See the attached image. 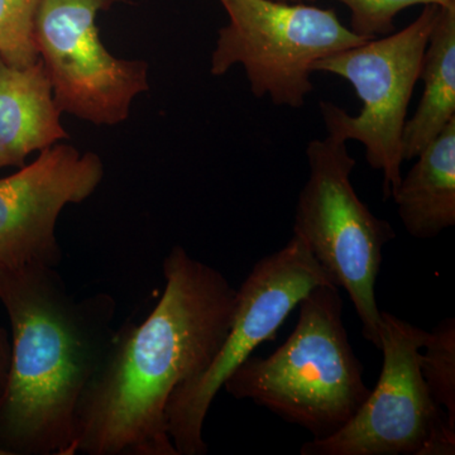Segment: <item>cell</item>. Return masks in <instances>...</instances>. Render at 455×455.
I'll return each mask as SVG.
<instances>
[{
  "mask_svg": "<svg viewBox=\"0 0 455 455\" xmlns=\"http://www.w3.org/2000/svg\"><path fill=\"white\" fill-rule=\"evenodd\" d=\"M164 290L143 322L116 333L76 419L73 455H179L167 433L173 392L220 352L235 317L236 289L217 268L175 245Z\"/></svg>",
  "mask_w": 455,
  "mask_h": 455,
  "instance_id": "obj_1",
  "label": "cell"
},
{
  "mask_svg": "<svg viewBox=\"0 0 455 455\" xmlns=\"http://www.w3.org/2000/svg\"><path fill=\"white\" fill-rule=\"evenodd\" d=\"M56 268L0 267V302L11 323L0 455H73L80 401L116 333V299H75Z\"/></svg>",
  "mask_w": 455,
  "mask_h": 455,
  "instance_id": "obj_2",
  "label": "cell"
},
{
  "mask_svg": "<svg viewBox=\"0 0 455 455\" xmlns=\"http://www.w3.org/2000/svg\"><path fill=\"white\" fill-rule=\"evenodd\" d=\"M298 307V324L283 346L268 357L250 355L223 387L322 440L355 418L371 390L344 328L339 287L320 284Z\"/></svg>",
  "mask_w": 455,
  "mask_h": 455,
  "instance_id": "obj_3",
  "label": "cell"
},
{
  "mask_svg": "<svg viewBox=\"0 0 455 455\" xmlns=\"http://www.w3.org/2000/svg\"><path fill=\"white\" fill-rule=\"evenodd\" d=\"M309 178L299 196L293 233L307 242L331 281L346 290L362 323V333L381 347V311L376 281L382 251L395 238L386 220H379L359 199L350 176L355 160L347 142L326 136L307 146Z\"/></svg>",
  "mask_w": 455,
  "mask_h": 455,
  "instance_id": "obj_4",
  "label": "cell"
},
{
  "mask_svg": "<svg viewBox=\"0 0 455 455\" xmlns=\"http://www.w3.org/2000/svg\"><path fill=\"white\" fill-rule=\"evenodd\" d=\"M229 22L218 32L212 76L243 66L251 92L299 109L313 92V65L370 41L344 26L334 9L276 0H220ZM373 40V38H372Z\"/></svg>",
  "mask_w": 455,
  "mask_h": 455,
  "instance_id": "obj_5",
  "label": "cell"
},
{
  "mask_svg": "<svg viewBox=\"0 0 455 455\" xmlns=\"http://www.w3.org/2000/svg\"><path fill=\"white\" fill-rule=\"evenodd\" d=\"M439 12V5H424L420 16L400 32L331 53L313 65L314 73L347 80L363 104L358 116L329 100L320 101L319 109L329 136L364 146L367 164L382 171L385 199L394 196L403 179L407 109Z\"/></svg>",
  "mask_w": 455,
  "mask_h": 455,
  "instance_id": "obj_6",
  "label": "cell"
},
{
  "mask_svg": "<svg viewBox=\"0 0 455 455\" xmlns=\"http://www.w3.org/2000/svg\"><path fill=\"white\" fill-rule=\"evenodd\" d=\"M329 283L335 284L296 233L283 250L254 265L236 290L235 317L220 352L167 403V433L179 455L208 453L204 424L224 383L260 344L276 339L284 320L311 290Z\"/></svg>",
  "mask_w": 455,
  "mask_h": 455,
  "instance_id": "obj_7",
  "label": "cell"
},
{
  "mask_svg": "<svg viewBox=\"0 0 455 455\" xmlns=\"http://www.w3.org/2000/svg\"><path fill=\"white\" fill-rule=\"evenodd\" d=\"M383 366L355 418L302 455H453L455 427L431 397L420 370L427 331L381 311Z\"/></svg>",
  "mask_w": 455,
  "mask_h": 455,
  "instance_id": "obj_8",
  "label": "cell"
},
{
  "mask_svg": "<svg viewBox=\"0 0 455 455\" xmlns=\"http://www.w3.org/2000/svg\"><path fill=\"white\" fill-rule=\"evenodd\" d=\"M116 0H42L35 23L38 55L62 113L95 125L127 121L148 92V64L114 57L99 36L98 14Z\"/></svg>",
  "mask_w": 455,
  "mask_h": 455,
  "instance_id": "obj_9",
  "label": "cell"
},
{
  "mask_svg": "<svg viewBox=\"0 0 455 455\" xmlns=\"http://www.w3.org/2000/svg\"><path fill=\"white\" fill-rule=\"evenodd\" d=\"M103 179L97 154L61 143L0 179V267H57L62 259L56 235L60 214L68 204L89 199Z\"/></svg>",
  "mask_w": 455,
  "mask_h": 455,
  "instance_id": "obj_10",
  "label": "cell"
},
{
  "mask_svg": "<svg viewBox=\"0 0 455 455\" xmlns=\"http://www.w3.org/2000/svg\"><path fill=\"white\" fill-rule=\"evenodd\" d=\"M41 60L13 66L0 57V170L26 166L33 152L68 140Z\"/></svg>",
  "mask_w": 455,
  "mask_h": 455,
  "instance_id": "obj_11",
  "label": "cell"
},
{
  "mask_svg": "<svg viewBox=\"0 0 455 455\" xmlns=\"http://www.w3.org/2000/svg\"><path fill=\"white\" fill-rule=\"evenodd\" d=\"M416 158L392 199L409 235L435 238L455 224V118Z\"/></svg>",
  "mask_w": 455,
  "mask_h": 455,
  "instance_id": "obj_12",
  "label": "cell"
},
{
  "mask_svg": "<svg viewBox=\"0 0 455 455\" xmlns=\"http://www.w3.org/2000/svg\"><path fill=\"white\" fill-rule=\"evenodd\" d=\"M424 92L403 133V161L414 160L455 118V2L440 7L423 59Z\"/></svg>",
  "mask_w": 455,
  "mask_h": 455,
  "instance_id": "obj_13",
  "label": "cell"
},
{
  "mask_svg": "<svg viewBox=\"0 0 455 455\" xmlns=\"http://www.w3.org/2000/svg\"><path fill=\"white\" fill-rule=\"evenodd\" d=\"M425 352L419 355L420 370L431 397L444 407L455 427V319L448 317L427 331Z\"/></svg>",
  "mask_w": 455,
  "mask_h": 455,
  "instance_id": "obj_14",
  "label": "cell"
},
{
  "mask_svg": "<svg viewBox=\"0 0 455 455\" xmlns=\"http://www.w3.org/2000/svg\"><path fill=\"white\" fill-rule=\"evenodd\" d=\"M42 0H0V57L13 66H29L40 60L35 42V23Z\"/></svg>",
  "mask_w": 455,
  "mask_h": 455,
  "instance_id": "obj_15",
  "label": "cell"
},
{
  "mask_svg": "<svg viewBox=\"0 0 455 455\" xmlns=\"http://www.w3.org/2000/svg\"><path fill=\"white\" fill-rule=\"evenodd\" d=\"M350 12V29L362 37L377 38L395 32V18L415 5L435 4L439 7L455 0H335Z\"/></svg>",
  "mask_w": 455,
  "mask_h": 455,
  "instance_id": "obj_16",
  "label": "cell"
},
{
  "mask_svg": "<svg viewBox=\"0 0 455 455\" xmlns=\"http://www.w3.org/2000/svg\"><path fill=\"white\" fill-rule=\"evenodd\" d=\"M9 366H11V335L0 326V401L7 387Z\"/></svg>",
  "mask_w": 455,
  "mask_h": 455,
  "instance_id": "obj_17",
  "label": "cell"
},
{
  "mask_svg": "<svg viewBox=\"0 0 455 455\" xmlns=\"http://www.w3.org/2000/svg\"><path fill=\"white\" fill-rule=\"evenodd\" d=\"M276 2H284V3H309V4H313L316 0H276Z\"/></svg>",
  "mask_w": 455,
  "mask_h": 455,
  "instance_id": "obj_18",
  "label": "cell"
}]
</instances>
